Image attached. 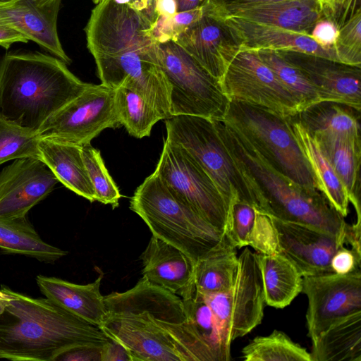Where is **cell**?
I'll list each match as a JSON object with an SVG mask.
<instances>
[{"mask_svg": "<svg viewBox=\"0 0 361 361\" xmlns=\"http://www.w3.org/2000/svg\"><path fill=\"white\" fill-rule=\"evenodd\" d=\"M203 295L216 319L224 345L231 351L232 342L249 334L264 316L266 303L258 254L245 248L238 256L233 284L222 292Z\"/></svg>", "mask_w": 361, "mask_h": 361, "instance_id": "10", "label": "cell"}, {"mask_svg": "<svg viewBox=\"0 0 361 361\" xmlns=\"http://www.w3.org/2000/svg\"><path fill=\"white\" fill-rule=\"evenodd\" d=\"M58 182L41 159H14L0 173V217L27 216L30 209L45 198Z\"/></svg>", "mask_w": 361, "mask_h": 361, "instance_id": "16", "label": "cell"}, {"mask_svg": "<svg viewBox=\"0 0 361 361\" xmlns=\"http://www.w3.org/2000/svg\"><path fill=\"white\" fill-rule=\"evenodd\" d=\"M114 91L115 107L120 125L136 138L149 136L153 126L163 119L161 115L141 95L130 88L121 85Z\"/></svg>", "mask_w": 361, "mask_h": 361, "instance_id": "34", "label": "cell"}, {"mask_svg": "<svg viewBox=\"0 0 361 361\" xmlns=\"http://www.w3.org/2000/svg\"><path fill=\"white\" fill-rule=\"evenodd\" d=\"M39 134L0 116V165L20 158L40 159Z\"/></svg>", "mask_w": 361, "mask_h": 361, "instance_id": "37", "label": "cell"}, {"mask_svg": "<svg viewBox=\"0 0 361 361\" xmlns=\"http://www.w3.org/2000/svg\"><path fill=\"white\" fill-rule=\"evenodd\" d=\"M330 268L333 273L338 274H347L361 270V253L343 245L331 257Z\"/></svg>", "mask_w": 361, "mask_h": 361, "instance_id": "45", "label": "cell"}, {"mask_svg": "<svg viewBox=\"0 0 361 361\" xmlns=\"http://www.w3.org/2000/svg\"><path fill=\"white\" fill-rule=\"evenodd\" d=\"M10 302L0 314V358L54 361L78 345H104L102 330L63 310L49 299L33 298L4 286Z\"/></svg>", "mask_w": 361, "mask_h": 361, "instance_id": "2", "label": "cell"}, {"mask_svg": "<svg viewBox=\"0 0 361 361\" xmlns=\"http://www.w3.org/2000/svg\"><path fill=\"white\" fill-rule=\"evenodd\" d=\"M129 4L133 8L142 12L147 18V13L149 7V0H130Z\"/></svg>", "mask_w": 361, "mask_h": 361, "instance_id": "52", "label": "cell"}, {"mask_svg": "<svg viewBox=\"0 0 361 361\" xmlns=\"http://www.w3.org/2000/svg\"><path fill=\"white\" fill-rule=\"evenodd\" d=\"M283 0H209L204 12L217 18H224L238 11L255 6Z\"/></svg>", "mask_w": 361, "mask_h": 361, "instance_id": "44", "label": "cell"}, {"mask_svg": "<svg viewBox=\"0 0 361 361\" xmlns=\"http://www.w3.org/2000/svg\"><path fill=\"white\" fill-rule=\"evenodd\" d=\"M256 214L257 209L248 202L236 201L232 204L226 235L233 247L247 246Z\"/></svg>", "mask_w": 361, "mask_h": 361, "instance_id": "40", "label": "cell"}, {"mask_svg": "<svg viewBox=\"0 0 361 361\" xmlns=\"http://www.w3.org/2000/svg\"><path fill=\"white\" fill-rule=\"evenodd\" d=\"M36 1L40 4H47V3L51 2L54 0H36Z\"/></svg>", "mask_w": 361, "mask_h": 361, "instance_id": "55", "label": "cell"}, {"mask_svg": "<svg viewBox=\"0 0 361 361\" xmlns=\"http://www.w3.org/2000/svg\"><path fill=\"white\" fill-rule=\"evenodd\" d=\"M102 275L90 283L79 285L55 277L39 275L37 283L45 298L75 317L99 328L107 317L100 292Z\"/></svg>", "mask_w": 361, "mask_h": 361, "instance_id": "23", "label": "cell"}, {"mask_svg": "<svg viewBox=\"0 0 361 361\" xmlns=\"http://www.w3.org/2000/svg\"><path fill=\"white\" fill-rule=\"evenodd\" d=\"M280 52L303 73L320 100L343 103L361 110L360 66L304 53Z\"/></svg>", "mask_w": 361, "mask_h": 361, "instance_id": "17", "label": "cell"}, {"mask_svg": "<svg viewBox=\"0 0 361 361\" xmlns=\"http://www.w3.org/2000/svg\"><path fill=\"white\" fill-rule=\"evenodd\" d=\"M103 345H78L69 348L54 358V361H101Z\"/></svg>", "mask_w": 361, "mask_h": 361, "instance_id": "47", "label": "cell"}, {"mask_svg": "<svg viewBox=\"0 0 361 361\" xmlns=\"http://www.w3.org/2000/svg\"><path fill=\"white\" fill-rule=\"evenodd\" d=\"M311 361H361V311L332 323L312 340Z\"/></svg>", "mask_w": 361, "mask_h": 361, "instance_id": "27", "label": "cell"}, {"mask_svg": "<svg viewBox=\"0 0 361 361\" xmlns=\"http://www.w3.org/2000/svg\"><path fill=\"white\" fill-rule=\"evenodd\" d=\"M177 6V12L190 11L202 8L207 5L209 0H175Z\"/></svg>", "mask_w": 361, "mask_h": 361, "instance_id": "51", "label": "cell"}, {"mask_svg": "<svg viewBox=\"0 0 361 361\" xmlns=\"http://www.w3.org/2000/svg\"><path fill=\"white\" fill-rule=\"evenodd\" d=\"M245 361H311L310 353L284 332L254 338L242 350Z\"/></svg>", "mask_w": 361, "mask_h": 361, "instance_id": "35", "label": "cell"}, {"mask_svg": "<svg viewBox=\"0 0 361 361\" xmlns=\"http://www.w3.org/2000/svg\"><path fill=\"white\" fill-rule=\"evenodd\" d=\"M213 120L251 189L257 210L281 221L308 225L345 238L348 224L320 190L306 188L285 177L224 120Z\"/></svg>", "mask_w": 361, "mask_h": 361, "instance_id": "1", "label": "cell"}, {"mask_svg": "<svg viewBox=\"0 0 361 361\" xmlns=\"http://www.w3.org/2000/svg\"><path fill=\"white\" fill-rule=\"evenodd\" d=\"M228 17L309 35L324 16L319 0H283L249 7Z\"/></svg>", "mask_w": 361, "mask_h": 361, "instance_id": "25", "label": "cell"}, {"mask_svg": "<svg viewBox=\"0 0 361 361\" xmlns=\"http://www.w3.org/2000/svg\"><path fill=\"white\" fill-rule=\"evenodd\" d=\"M266 305L284 308L302 293V276L297 267L280 253L258 254Z\"/></svg>", "mask_w": 361, "mask_h": 361, "instance_id": "30", "label": "cell"}, {"mask_svg": "<svg viewBox=\"0 0 361 361\" xmlns=\"http://www.w3.org/2000/svg\"><path fill=\"white\" fill-rule=\"evenodd\" d=\"M220 83L229 100L259 106L285 117H293L301 111L293 96L255 50L240 48Z\"/></svg>", "mask_w": 361, "mask_h": 361, "instance_id": "13", "label": "cell"}, {"mask_svg": "<svg viewBox=\"0 0 361 361\" xmlns=\"http://www.w3.org/2000/svg\"><path fill=\"white\" fill-rule=\"evenodd\" d=\"M104 298L107 314L147 311L171 322H187L182 298L144 276L130 290Z\"/></svg>", "mask_w": 361, "mask_h": 361, "instance_id": "22", "label": "cell"}, {"mask_svg": "<svg viewBox=\"0 0 361 361\" xmlns=\"http://www.w3.org/2000/svg\"><path fill=\"white\" fill-rule=\"evenodd\" d=\"M28 39L16 30L0 21V46L8 49L15 42H27Z\"/></svg>", "mask_w": 361, "mask_h": 361, "instance_id": "49", "label": "cell"}, {"mask_svg": "<svg viewBox=\"0 0 361 361\" xmlns=\"http://www.w3.org/2000/svg\"><path fill=\"white\" fill-rule=\"evenodd\" d=\"M157 58L170 85L171 116L224 118L229 99L219 80L173 41L158 43Z\"/></svg>", "mask_w": 361, "mask_h": 361, "instance_id": "8", "label": "cell"}, {"mask_svg": "<svg viewBox=\"0 0 361 361\" xmlns=\"http://www.w3.org/2000/svg\"><path fill=\"white\" fill-rule=\"evenodd\" d=\"M204 13V7L177 12L169 16H159L152 29L157 43L175 41L188 27L199 20Z\"/></svg>", "mask_w": 361, "mask_h": 361, "instance_id": "41", "label": "cell"}, {"mask_svg": "<svg viewBox=\"0 0 361 361\" xmlns=\"http://www.w3.org/2000/svg\"><path fill=\"white\" fill-rule=\"evenodd\" d=\"M59 59L39 51L8 53L0 61V116L38 132L89 85Z\"/></svg>", "mask_w": 361, "mask_h": 361, "instance_id": "3", "label": "cell"}, {"mask_svg": "<svg viewBox=\"0 0 361 361\" xmlns=\"http://www.w3.org/2000/svg\"><path fill=\"white\" fill-rule=\"evenodd\" d=\"M0 249L48 263L54 262L67 254L66 251L42 240L27 216L0 217Z\"/></svg>", "mask_w": 361, "mask_h": 361, "instance_id": "31", "label": "cell"}, {"mask_svg": "<svg viewBox=\"0 0 361 361\" xmlns=\"http://www.w3.org/2000/svg\"><path fill=\"white\" fill-rule=\"evenodd\" d=\"M8 1V0H0V2H4V1Z\"/></svg>", "mask_w": 361, "mask_h": 361, "instance_id": "57", "label": "cell"}, {"mask_svg": "<svg viewBox=\"0 0 361 361\" xmlns=\"http://www.w3.org/2000/svg\"><path fill=\"white\" fill-rule=\"evenodd\" d=\"M224 21L240 48L295 51L339 61L334 48H325L308 34L257 23L236 17Z\"/></svg>", "mask_w": 361, "mask_h": 361, "instance_id": "20", "label": "cell"}, {"mask_svg": "<svg viewBox=\"0 0 361 361\" xmlns=\"http://www.w3.org/2000/svg\"><path fill=\"white\" fill-rule=\"evenodd\" d=\"M61 0L40 4L36 0L0 2V21L9 25L66 64L71 59L63 50L57 31Z\"/></svg>", "mask_w": 361, "mask_h": 361, "instance_id": "19", "label": "cell"}, {"mask_svg": "<svg viewBox=\"0 0 361 361\" xmlns=\"http://www.w3.org/2000/svg\"><path fill=\"white\" fill-rule=\"evenodd\" d=\"M157 0H149V7L147 10V16L148 19L154 24L157 19V16L155 13V4Z\"/></svg>", "mask_w": 361, "mask_h": 361, "instance_id": "54", "label": "cell"}, {"mask_svg": "<svg viewBox=\"0 0 361 361\" xmlns=\"http://www.w3.org/2000/svg\"><path fill=\"white\" fill-rule=\"evenodd\" d=\"M290 123L296 140L306 158L317 188L326 197L331 206L344 218L348 214L350 197L333 168L322 152L315 137L295 118Z\"/></svg>", "mask_w": 361, "mask_h": 361, "instance_id": "28", "label": "cell"}, {"mask_svg": "<svg viewBox=\"0 0 361 361\" xmlns=\"http://www.w3.org/2000/svg\"><path fill=\"white\" fill-rule=\"evenodd\" d=\"M10 302V296L4 286L0 290V314H1Z\"/></svg>", "mask_w": 361, "mask_h": 361, "instance_id": "53", "label": "cell"}, {"mask_svg": "<svg viewBox=\"0 0 361 361\" xmlns=\"http://www.w3.org/2000/svg\"><path fill=\"white\" fill-rule=\"evenodd\" d=\"M40 159L69 190L90 202L95 194L85 168L82 147L56 139L40 137Z\"/></svg>", "mask_w": 361, "mask_h": 361, "instance_id": "24", "label": "cell"}, {"mask_svg": "<svg viewBox=\"0 0 361 361\" xmlns=\"http://www.w3.org/2000/svg\"><path fill=\"white\" fill-rule=\"evenodd\" d=\"M155 13L159 16H169L177 13L175 0H157Z\"/></svg>", "mask_w": 361, "mask_h": 361, "instance_id": "50", "label": "cell"}, {"mask_svg": "<svg viewBox=\"0 0 361 361\" xmlns=\"http://www.w3.org/2000/svg\"><path fill=\"white\" fill-rule=\"evenodd\" d=\"M142 276L182 299L195 290V262L175 246L152 235L142 253Z\"/></svg>", "mask_w": 361, "mask_h": 361, "instance_id": "21", "label": "cell"}, {"mask_svg": "<svg viewBox=\"0 0 361 361\" xmlns=\"http://www.w3.org/2000/svg\"><path fill=\"white\" fill-rule=\"evenodd\" d=\"M130 209L142 218L152 235L180 249L195 263L228 240L174 196L154 171L137 188Z\"/></svg>", "mask_w": 361, "mask_h": 361, "instance_id": "4", "label": "cell"}, {"mask_svg": "<svg viewBox=\"0 0 361 361\" xmlns=\"http://www.w3.org/2000/svg\"><path fill=\"white\" fill-rule=\"evenodd\" d=\"M274 72L277 78L293 96L301 111L320 100L316 89L303 73L287 61L279 51L261 49L255 50Z\"/></svg>", "mask_w": 361, "mask_h": 361, "instance_id": "36", "label": "cell"}, {"mask_svg": "<svg viewBox=\"0 0 361 361\" xmlns=\"http://www.w3.org/2000/svg\"><path fill=\"white\" fill-rule=\"evenodd\" d=\"M307 336L311 341L339 319L361 311V270L302 277Z\"/></svg>", "mask_w": 361, "mask_h": 361, "instance_id": "14", "label": "cell"}, {"mask_svg": "<svg viewBox=\"0 0 361 361\" xmlns=\"http://www.w3.org/2000/svg\"><path fill=\"white\" fill-rule=\"evenodd\" d=\"M320 4L323 16L338 28L361 9L360 0H321Z\"/></svg>", "mask_w": 361, "mask_h": 361, "instance_id": "43", "label": "cell"}, {"mask_svg": "<svg viewBox=\"0 0 361 361\" xmlns=\"http://www.w3.org/2000/svg\"><path fill=\"white\" fill-rule=\"evenodd\" d=\"M166 140L183 147L212 180L230 210L236 201L255 207L250 188L210 118L178 115L165 119Z\"/></svg>", "mask_w": 361, "mask_h": 361, "instance_id": "7", "label": "cell"}, {"mask_svg": "<svg viewBox=\"0 0 361 361\" xmlns=\"http://www.w3.org/2000/svg\"><path fill=\"white\" fill-rule=\"evenodd\" d=\"M99 328L128 350L132 361H216L188 321L171 322L142 311L108 314Z\"/></svg>", "mask_w": 361, "mask_h": 361, "instance_id": "5", "label": "cell"}, {"mask_svg": "<svg viewBox=\"0 0 361 361\" xmlns=\"http://www.w3.org/2000/svg\"><path fill=\"white\" fill-rule=\"evenodd\" d=\"M82 157L95 194V200L118 207L121 194L106 169L100 151L90 144L82 147Z\"/></svg>", "mask_w": 361, "mask_h": 361, "instance_id": "38", "label": "cell"}, {"mask_svg": "<svg viewBox=\"0 0 361 361\" xmlns=\"http://www.w3.org/2000/svg\"><path fill=\"white\" fill-rule=\"evenodd\" d=\"M101 361H132L128 350L114 339L104 345L101 350Z\"/></svg>", "mask_w": 361, "mask_h": 361, "instance_id": "48", "label": "cell"}, {"mask_svg": "<svg viewBox=\"0 0 361 361\" xmlns=\"http://www.w3.org/2000/svg\"><path fill=\"white\" fill-rule=\"evenodd\" d=\"M271 219L276 231L278 253L291 261L302 277L333 273L331 259L346 244L345 238L308 225Z\"/></svg>", "mask_w": 361, "mask_h": 361, "instance_id": "15", "label": "cell"}, {"mask_svg": "<svg viewBox=\"0 0 361 361\" xmlns=\"http://www.w3.org/2000/svg\"><path fill=\"white\" fill-rule=\"evenodd\" d=\"M182 300L188 322L216 361L230 360L231 351L224 345L216 319L204 295L195 289Z\"/></svg>", "mask_w": 361, "mask_h": 361, "instance_id": "33", "label": "cell"}, {"mask_svg": "<svg viewBox=\"0 0 361 361\" xmlns=\"http://www.w3.org/2000/svg\"><path fill=\"white\" fill-rule=\"evenodd\" d=\"M222 119L279 173L306 188L319 190L293 133L290 117L247 102L229 100Z\"/></svg>", "mask_w": 361, "mask_h": 361, "instance_id": "6", "label": "cell"}, {"mask_svg": "<svg viewBox=\"0 0 361 361\" xmlns=\"http://www.w3.org/2000/svg\"><path fill=\"white\" fill-rule=\"evenodd\" d=\"M338 27L331 20L322 18L312 27L309 35L325 48H334L338 35Z\"/></svg>", "mask_w": 361, "mask_h": 361, "instance_id": "46", "label": "cell"}, {"mask_svg": "<svg viewBox=\"0 0 361 361\" xmlns=\"http://www.w3.org/2000/svg\"><path fill=\"white\" fill-rule=\"evenodd\" d=\"M94 4H98L99 2H100L102 0H92Z\"/></svg>", "mask_w": 361, "mask_h": 361, "instance_id": "56", "label": "cell"}, {"mask_svg": "<svg viewBox=\"0 0 361 361\" xmlns=\"http://www.w3.org/2000/svg\"><path fill=\"white\" fill-rule=\"evenodd\" d=\"M334 48L340 62L361 67V9L339 27Z\"/></svg>", "mask_w": 361, "mask_h": 361, "instance_id": "39", "label": "cell"}, {"mask_svg": "<svg viewBox=\"0 0 361 361\" xmlns=\"http://www.w3.org/2000/svg\"><path fill=\"white\" fill-rule=\"evenodd\" d=\"M238 267L235 248L228 240L221 243L195 263V289L203 295L227 290L235 280Z\"/></svg>", "mask_w": 361, "mask_h": 361, "instance_id": "32", "label": "cell"}, {"mask_svg": "<svg viewBox=\"0 0 361 361\" xmlns=\"http://www.w3.org/2000/svg\"><path fill=\"white\" fill-rule=\"evenodd\" d=\"M247 246L252 247L260 255L278 253L277 234L272 220L269 216L257 209Z\"/></svg>", "mask_w": 361, "mask_h": 361, "instance_id": "42", "label": "cell"}, {"mask_svg": "<svg viewBox=\"0 0 361 361\" xmlns=\"http://www.w3.org/2000/svg\"><path fill=\"white\" fill-rule=\"evenodd\" d=\"M319 3L321 2V0H319Z\"/></svg>", "mask_w": 361, "mask_h": 361, "instance_id": "58", "label": "cell"}, {"mask_svg": "<svg viewBox=\"0 0 361 361\" xmlns=\"http://www.w3.org/2000/svg\"><path fill=\"white\" fill-rule=\"evenodd\" d=\"M313 136L317 140L324 156L348 192L350 203L353 204L356 212L355 223L361 224L360 202L361 138L325 135Z\"/></svg>", "mask_w": 361, "mask_h": 361, "instance_id": "26", "label": "cell"}, {"mask_svg": "<svg viewBox=\"0 0 361 361\" xmlns=\"http://www.w3.org/2000/svg\"><path fill=\"white\" fill-rule=\"evenodd\" d=\"M174 42L219 82L240 49L224 21L204 12Z\"/></svg>", "mask_w": 361, "mask_h": 361, "instance_id": "18", "label": "cell"}, {"mask_svg": "<svg viewBox=\"0 0 361 361\" xmlns=\"http://www.w3.org/2000/svg\"><path fill=\"white\" fill-rule=\"evenodd\" d=\"M153 23L129 4L102 0L92 9L85 28L93 57L131 51L157 52Z\"/></svg>", "mask_w": 361, "mask_h": 361, "instance_id": "11", "label": "cell"}, {"mask_svg": "<svg viewBox=\"0 0 361 361\" xmlns=\"http://www.w3.org/2000/svg\"><path fill=\"white\" fill-rule=\"evenodd\" d=\"M154 172L174 196L226 235L230 209L208 174L183 147L165 139Z\"/></svg>", "mask_w": 361, "mask_h": 361, "instance_id": "9", "label": "cell"}, {"mask_svg": "<svg viewBox=\"0 0 361 361\" xmlns=\"http://www.w3.org/2000/svg\"><path fill=\"white\" fill-rule=\"evenodd\" d=\"M295 118L312 135L360 137V111L343 103L321 100Z\"/></svg>", "mask_w": 361, "mask_h": 361, "instance_id": "29", "label": "cell"}, {"mask_svg": "<svg viewBox=\"0 0 361 361\" xmlns=\"http://www.w3.org/2000/svg\"><path fill=\"white\" fill-rule=\"evenodd\" d=\"M115 91L103 84H89L76 98L49 117L39 129L47 137L81 147L90 144L102 130L120 125Z\"/></svg>", "mask_w": 361, "mask_h": 361, "instance_id": "12", "label": "cell"}]
</instances>
